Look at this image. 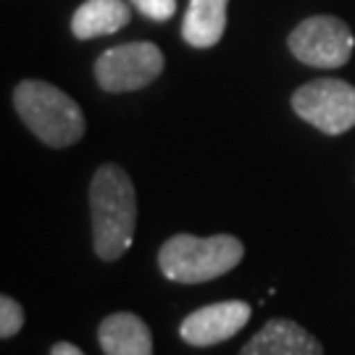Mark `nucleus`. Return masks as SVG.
Returning <instances> with one entry per match:
<instances>
[{
  "label": "nucleus",
  "instance_id": "1",
  "mask_svg": "<svg viewBox=\"0 0 355 355\" xmlns=\"http://www.w3.org/2000/svg\"><path fill=\"white\" fill-rule=\"evenodd\" d=\"M92 245L103 261H119L135 242L137 229V195L129 174L116 164L95 171L89 184Z\"/></svg>",
  "mask_w": 355,
  "mask_h": 355
},
{
  "label": "nucleus",
  "instance_id": "2",
  "mask_svg": "<svg viewBox=\"0 0 355 355\" xmlns=\"http://www.w3.org/2000/svg\"><path fill=\"white\" fill-rule=\"evenodd\" d=\"M13 105L32 135L51 148H69L85 135L82 108L51 82L24 79L13 92Z\"/></svg>",
  "mask_w": 355,
  "mask_h": 355
},
{
  "label": "nucleus",
  "instance_id": "3",
  "mask_svg": "<svg viewBox=\"0 0 355 355\" xmlns=\"http://www.w3.org/2000/svg\"><path fill=\"white\" fill-rule=\"evenodd\" d=\"M242 255L245 248L232 234H216V237L177 234L164 242L158 253V266L166 279L179 284H200L224 277L240 263Z\"/></svg>",
  "mask_w": 355,
  "mask_h": 355
},
{
  "label": "nucleus",
  "instance_id": "4",
  "mask_svg": "<svg viewBox=\"0 0 355 355\" xmlns=\"http://www.w3.org/2000/svg\"><path fill=\"white\" fill-rule=\"evenodd\" d=\"M292 108L324 135H343L355 127V87L343 79H316L292 95Z\"/></svg>",
  "mask_w": 355,
  "mask_h": 355
},
{
  "label": "nucleus",
  "instance_id": "5",
  "mask_svg": "<svg viewBox=\"0 0 355 355\" xmlns=\"http://www.w3.org/2000/svg\"><path fill=\"white\" fill-rule=\"evenodd\" d=\"M290 51L297 61L316 69H340L353 55V32L337 16H311L292 29Z\"/></svg>",
  "mask_w": 355,
  "mask_h": 355
},
{
  "label": "nucleus",
  "instance_id": "6",
  "mask_svg": "<svg viewBox=\"0 0 355 355\" xmlns=\"http://www.w3.org/2000/svg\"><path fill=\"white\" fill-rule=\"evenodd\" d=\"M164 71V53L153 42H127L105 51L95 61V79L105 92L148 87Z\"/></svg>",
  "mask_w": 355,
  "mask_h": 355
},
{
  "label": "nucleus",
  "instance_id": "7",
  "mask_svg": "<svg viewBox=\"0 0 355 355\" xmlns=\"http://www.w3.org/2000/svg\"><path fill=\"white\" fill-rule=\"evenodd\" d=\"M248 321H250V305L242 300L203 305L182 321L179 337L195 347H211L224 340H232Z\"/></svg>",
  "mask_w": 355,
  "mask_h": 355
},
{
  "label": "nucleus",
  "instance_id": "8",
  "mask_svg": "<svg viewBox=\"0 0 355 355\" xmlns=\"http://www.w3.org/2000/svg\"><path fill=\"white\" fill-rule=\"evenodd\" d=\"M240 355H324V347L300 324L287 321V318H271L242 347Z\"/></svg>",
  "mask_w": 355,
  "mask_h": 355
},
{
  "label": "nucleus",
  "instance_id": "9",
  "mask_svg": "<svg viewBox=\"0 0 355 355\" xmlns=\"http://www.w3.org/2000/svg\"><path fill=\"white\" fill-rule=\"evenodd\" d=\"M98 340L105 355H153V334L148 324L127 311L103 318Z\"/></svg>",
  "mask_w": 355,
  "mask_h": 355
},
{
  "label": "nucleus",
  "instance_id": "10",
  "mask_svg": "<svg viewBox=\"0 0 355 355\" xmlns=\"http://www.w3.org/2000/svg\"><path fill=\"white\" fill-rule=\"evenodd\" d=\"M132 11L124 0H85L71 16V32L79 40L105 37L124 29Z\"/></svg>",
  "mask_w": 355,
  "mask_h": 355
},
{
  "label": "nucleus",
  "instance_id": "11",
  "mask_svg": "<svg viewBox=\"0 0 355 355\" xmlns=\"http://www.w3.org/2000/svg\"><path fill=\"white\" fill-rule=\"evenodd\" d=\"M227 3L229 0H190L182 37L192 48H214L227 29Z\"/></svg>",
  "mask_w": 355,
  "mask_h": 355
},
{
  "label": "nucleus",
  "instance_id": "12",
  "mask_svg": "<svg viewBox=\"0 0 355 355\" xmlns=\"http://www.w3.org/2000/svg\"><path fill=\"white\" fill-rule=\"evenodd\" d=\"M24 327V308L16 303L13 297L3 295L0 297V337L11 340L13 334H19Z\"/></svg>",
  "mask_w": 355,
  "mask_h": 355
},
{
  "label": "nucleus",
  "instance_id": "13",
  "mask_svg": "<svg viewBox=\"0 0 355 355\" xmlns=\"http://www.w3.org/2000/svg\"><path fill=\"white\" fill-rule=\"evenodd\" d=\"M132 3L153 21H168L177 13V0H132Z\"/></svg>",
  "mask_w": 355,
  "mask_h": 355
},
{
  "label": "nucleus",
  "instance_id": "14",
  "mask_svg": "<svg viewBox=\"0 0 355 355\" xmlns=\"http://www.w3.org/2000/svg\"><path fill=\"white\" fill-rule=\"evenodd\" d=\"M51 355H85V353L71 343H58V345H53Z\"/></svg>",
  "mask_w": 355,
  "mask_h": 355
}]
</instances>
